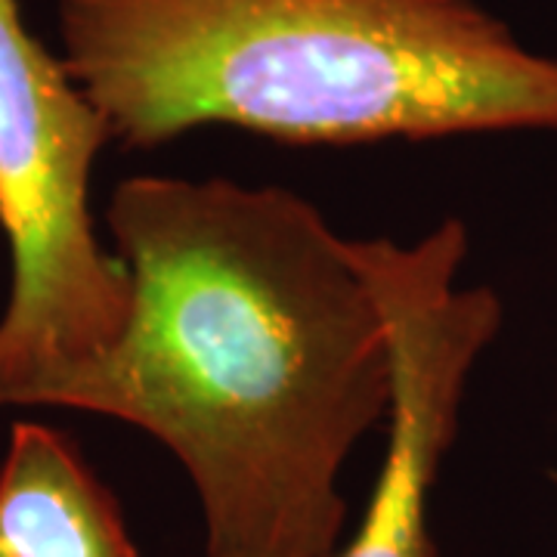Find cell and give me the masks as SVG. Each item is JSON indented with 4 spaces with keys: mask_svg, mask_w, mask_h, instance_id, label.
Masks as SVG:
<instances>
[{
    "mask_svg": "<svg viewBox=\"0 0 557 557\" xmlns=\"http://www.w3.org/2000/svg\"><path fill=\"white\" fill-rule=\"evenodd\" d=\"M391 341V443L369 511L335 557H437L431 490L458 428L465 384L502 329L493 288H458L468 255L461 220L412 245L350 242Z\"/></svg>",
    "mask_w": 557,
    "mask_h": 557,
    "instance_id": "4",
    "label": "cell"
},
{
    "mask_svg": "<svg viewBox=\"0 0 557 557\" xmlns=\"http://www.w3.org/2000/svg\"><path fill=\"white\" fill-rule=\"evenodd\" d=\"M112 143L208 124L298 146L557 131V60L478 0H60Z\"/></svg>",
    "mask_w": 557,
    "mask_h": 557,
    "instance_id": "2",
    "label": "cell"
},
{
    "mask_svg": "<svg viewBox=\"0 0 557 557\" xmlns=\"http://www.w3.org/2000/svg\"><path fill=\"white\" fill-rule=\"evenodd\" d=\"M112 143L65 62L0 0V226L13 288L0 317V406L106 354L127 322L131 273L90 218V171Z\"/></svg>",
    "mask_w": 557,
    "mask_h": 557,
    "instance_id": "3",
    "label": "cell"
},
{
    "mask_svg": "<svg viewBox=\"0 0 557 557\" xmlns=\"http://www.w3.org/2000/svg\"><path fill=\"white\" fill-rule=\"evenodd\" d=\"M0 557H137L119 498L47 424H13L0 465Z\"/></svg>",
    "mask_w": 557,
    "mask_h": 557,
    "instance_id": "5",
    "label": "cell"
},
{
    "mask_svg": "<svg viewBox=\"0 0 557 557\" xmlns=\"http://www.w3.org/2000/svg\"><path fill=\"white\" fill-rule=\"evenodd\" d=\"M106 223L131 273L119 341L7 406L121 418L193 480L208 557H335L338 478L391 409L379 298L317 208L233 180L131 177Z\"/></svg>",
    "mask_w": 557,
    "mask_h": 557,
    "instance_id": "1",
    "label": "cell"
}]
</instances>
